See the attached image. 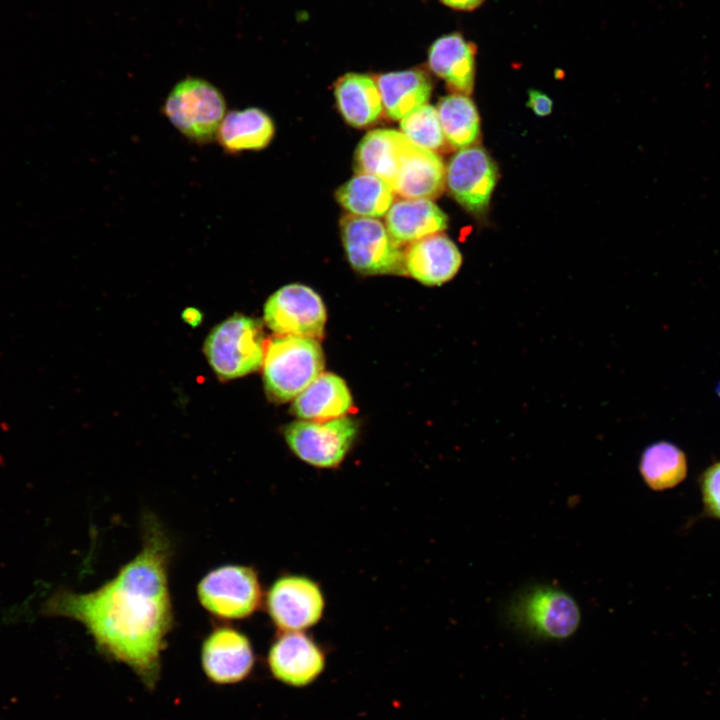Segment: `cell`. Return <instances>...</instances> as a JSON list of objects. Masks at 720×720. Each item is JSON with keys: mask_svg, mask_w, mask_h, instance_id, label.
<instances>
[{"mask_svg": "<svg viewBox=\"0 0 720 720\" xmlns=\"http://www.w3.org/2000/svg\"><path fill=\"white\" fill-rule=\"evenodd\" d=\"M171 552L166 532L150 516L144 521L141 550L111 580L88 593L58 590L43 612L79 621L99 650L152 685L173 624L168 584Z\"/></svg>", "mask_w": 720, "mask_h": 720, "instance_id": "6da1fadb", "label": "cell"}, {"mask_svg": "<svg viewBox=\"0 0 720 720\" xmlns=\"http://www.w3.org/2000/svg\"><path fill=\"white\" fill-rule=\"evenodd\" d=\"M324 355L317 339L277 335L266 345L263 374L272 399H295L323 371Z\"/></svg>", "mask_w": 720, "mask_h": 720, "instance_id": "3957f363", "label": "cell"}, {"mask_svg": "<svg viewBox=\"0 0 720 720\" xmlns=\"http://www.w3.org/2000/svg\"><path fill=\"white\" fill-rule=\"evenodd\" d=\"M265 349L261 324L238 313L216 325L204 343L208 363L222 380L258 370L263 365Z\"/></svg>", "mask_w": 720, "mask_h": 720, "instance_id": "5b68a950", "label": "cell"}, {"mask_svg": "<svg viewBox=\"0 0 720 720\" xmlns=\"http://www.w3.org/2000/svg\"><path fill=\"white\" fill-rule=\"evenodd\" d=\"M406 139L401 132L393 129L369 131L355 150V172L378 176L392 187Z\"/></svg>", "mask_w": 720, "mask_h": 720, "instance_id": "7402d4cb", "label": "cell"}, {"mask_svg": "<svg viewBox=\"0 0 720 720\" xmlns=\"http://www.w3.org/2000/svg\"><path fill=\"white\" fill-rule=\"evenodd\" d=\"M274 133L271 117L259 108L249 107L228 112L215 140L225 153L232 155L266 148Z\"/></svg>", "mask_w": 720, "mask_h": 720, "instance_id": "ac0fdd59", "label": "cell"}, {"mask_svg": "<svg viewBox=\"0 0 720 720\" xmlns=\"http://www.w3.org/2000/svg\"><path fill=\"white\" fill-rule=\"evenodd\" d=\"M343 247L352 268L364 275H406L404 251L376 218L352 214L340 220Z\"/></svg>", "mask_w": 720, "mask_h": 720, "instance_id": "8992f818", "label": "cell"}, {"mask_svg": "<svg viewBox=\"0 0 720 720\" xmlns=\"http://www.w3.org/2000/svg\"><path fill=\"white\" fill-rule=\"evenodd\" d=\"M446 168L435 152L416 146L406 139L392 189L407 199H435L444 190Z\"/></svg>", "mask_w": 720, "mask_h": 720, "instance_id": "5bb4252c", "label": "cell"}, {"mask_svg": "<svg viewBox=\"0 0 720 720\" xmlns=\"http://www.w3.org/2000/svg\"><path fill=\"white\" fill-rule=\"evenodd\" d=\"M445 5L460 9V10H472L479 6L484 0H441Z\"/></svg>", "mask_w": 720, "mask_h": 720, "instance_id": "f1b7e54d", "label": "cell"}, {"mask_svg": "<svg viewBox=\"0 0 720 720\" xmlns=\"http://www.w3.org/2000/svg\"><path fill=\"white\" fill-rule=\"evenodd\" d=\"M527 106L538 116H547L551 113L553 102L541 91L530 89L528 91Z\"/></svg>", "mask_w": 720, "mask_h": 720, "instance_id": "83f0119b", "label": "cell"}, {"mask_svg": "<svg viewBox=\"0 0 720 720\" xmlns=\"http://www.w3.org/2000/svg\"><path fill=\"white\" fill-rule=\"evenodd\" d=\"M385 217V226L398 244L440 233L448 226L447 215L429 199L398 200Z\"/></svg>", "mask_w": 720, "mask_h": 720, "instance_id": "e0dca14e", "label": "cell"}, {"mask_svg": "<svg viewBox=\"0 0 720 720\" xmlns=\"http://www.w3.org/2000/svg\"><path fill=\"white\" fill-rule=\"evenodd\" d=\"M475 50L474 45L458 33L444 35L431 45L428 64L450 90L468 96L474 87Z\"/></svg>", "mask_w": 720, "mask_h": 720, "instance_id": "2e32d148", "label": "cell"}, {"mask_svg": "<svg viewBox=\"0 0 720 720\" xmlns=\"http://www.w3.org/2000/svg\"><path fill=\"white\" fill-rule=\"evenodd\" d=\"M688 459L676 444L661 440L648 445L641 453L639 473L645 485L654 492L679 486L688 476Z\"/></svg>", "mask_w": 720, "mask_h": 720, "instance_id": "603a6c76", "label": "cell"}, {"mask_svg": "<svg viewBox=\"0 0 720 720\" xmlns=\"http://www.w3.org/2000/svg\"><path fill=\"white\" fill-rule=\"evenodd\" d=\"M716 394L718 395V397L720 399V382L718 383V385L716 387Z\"/></svg>", "mask_w": 720, "mask_h": 720, "instance_id": "4dcf8cb0", "label": "cell"}, {"mask_svg": "<svg viewBox=\"0 0 720 720\" xmlns=\"http://www.w3.org/2000/svg\"><path fill=\"white\" fill-rule=\"evenodd\" d=\"M375 81L385 114L393 120H401L414 109L427 104L432 91L429 77L418 69L381 74Z\"/></svg>", "mask_w": 720, "mask_h": 720, "instance_id": "44dd1931", "label": "cell"}, {"mask_svg": "<svg viewBox=\"0 0 720 720\" xmlns=\"http://www.w3.org/2000/svg\"><path fill=\"white\" fill-rule=\"evenodd\" d=\"M326 308L310 287L289 284L275 291L264 306V321L277 335L318 339L324 333Z\"/></svg>", "mask_w": 720, "mask_h": 720, "instance_id": "9c48e42d", "label": "cell"}, {"mask_svg": "<svg viewBox=\"0 0 720 720\" xmlns=\"http://www.w3.org/2000/svg\"><path fill=\"white\" fill-rule=\"evenodd\" d=\"M507 614L517 630L543 641L570 638L578 630L582 616L572 595L549 585H535L520 592Z\"/></svg>", "mask_w": 720, "mask_h": 720, "instance_id": "7a4b0ae2", "label": "cell"}, {"mask_svg": "<svg viewBox=\"0 0 720 720\" xmlns=\"http://www.w3.org/2000/svg\"><path fill=\"white\" fill-rule=\"evenodd\" d=\"M437 112L444 137L455 149L471 146L479 137L480 118L474 102L464 94L441 98Z\"/></svg>", "mask_w": 720, "mask_h": 720, "instance_id": "d4e9b609", "label": "cell"}, {"mask_svg": "<svg viewBox=\"0 0 720 720\" xmlns=\"http://www.w3.org/2000/svg\"><path fill=\"white\" fill-rule=\"evenodd\" d=\"M334 93L339 112L353 127L370 126L383 112L377 83L368 75L347 73L341 76L335 83Z\"/></svg>", "mask_w": 720, "mask_h": 720, "instance_id": "ffe728a7", "label": "cell"}, {"mask_svg": "<svg viewBox=\"0 0 720 720\" xmlns=\"http://www.w3.org/2000/svg\"><path fill=\"white\" fill-rule=\"evenodd\" d=\"M162 113L191 143H212L227 114L222 92L209 81L187 77L179 81L167 95Z\"/></svg>", "mask_w": 720, "mask_h": 720, "instance_id": "277c9868", "label": "cell"}, {"mask_svg": "<svg viewBox=\"0 0 720 720\" xmlns=\"http://www.w3.org/2000/svg\"><path fill=\"white\" fill-rule=\"evenodd\" d=\"M268 666L279 681L302 687L319 677L325 667V655L303 631L283 632L270 647Z\"/></svg>", "mask_w": 720, "mask_h": 720, "instance_id": "7c38bea8", "label": "cell"}, {"mask_svg": "<svg viewBox=\"0 0 720 720\" xmlns=\"http://www.w3.org/2000/svg\"><path fill=\"white\" fill-rule=\"evenodd\" d=\"M400 129L410 142L423 149L434 152L444 145L438 112L432 105L424 104L404 116Z\"/></svg>", "mask_w": 720, "mask_h": 720, "instance_id": "484cf974", "label": "cell"}, {"mask_svg": "<svg viewBox=\"0 0 720 720\" xmlns=\"http://www.w3.org/2000/svg\"><path fill=\"white\" fill-rule=\"evenodd\" d=\"M357 432L356 422L342 416L325 421H296L286 427L284 434L299 459L317 468H335L350 451Z\"/></svg>", "mask_w": 720, "mask_h": 720, "instance_id": "52a82bcc", "label": "cell"}, {"mask_svg": "<svg viewBox=\"0 0 720 720\" xmlns=\"http://www.w3.org/2000/svg\"><path fill=\"white\" fill-rule=\"evenodd\" d=\"M197 594L208 612L223 619L246 618L262 601L256 572L242 565H225L210 571L198 584Z\"/></svg>", "mask_w": 720, "mask_h": 720, "instance_id": "ba28073f", "label": "cell"}, {"mask_svg": "<svg viewBox=\"0 0 720 720\" xmlns=\"http://www.w3.org/2000/svg\"><path fill=\"white\" fill-rule=\"evenodd\" d=\"M407 273L427 286L451 280L462 264V255L454 242L436 233L412 242L404 251Z\"/></svg>", "mask_w": 720, "mask_h": 720, "instance_id": "9a60e30c", "label": "cell"}, {"mask_svg": "<svg viewBox=\"0 0 720 720\" xmlns=\"http://www.w3.org/2000/svg\"><path fill=\"white\" fill-rule=\"evenodd\" d=\"M266 608L282 632L304 631L322 618L325 599L319 585L299 575L278 578L266 595Z\"/></svg>", "mask_w": 720, "mask_h": 720, "instance_id": "30bf717a", "label": "cell"}, {"mask_svg": "<svg viewBox=\"0 0 720 720\" xmlns=\"http://www.w3.org/2000/svg\"><path fill=\"white\" fill-rule=\"evenodd\" d=\"M702 510L691 520L692 524L700 519L720 521V461L707 466L697 479Z\"/></svg>", "mask_w": 720, "mask_h": 720, "instance_id": "4316f807", "label": "cell"}, {"mask_svg": "<svg viewBox=\"0 0 720 720\" xmlns=\"http://www.w3.org/2000/svg\"><path fill=\"white\" fill-rule=\"evenodd\" d=\"M184 317H185V320L188 321L192 325L198 324L200 321V318H201L199 311H197L195 309H191V308L187 309L184 312Z\"/></svg>", "mask_w": 720, "mask_h": 720, "instance_id": "f546056e", "label": "cell"}, {"mask_svg": "<svg viewBox=\"0 0 720 720\" xmlns=\"http://www.w3.org/2000/svg\"><path fill=\"white\" fill-rule=\"evenodd\" d=\"M352 406L345 381L333 373H321L295 399L293 413L302 420L325 421L344 416Z\"/></svg>", "mask_w": 720, "mask_h": 720, "instance_id": "d6986e66", "label": "cell"}, {"mask_svg": "<svg viewBox=\"0 0 720 720\" xmlns=\"http://www.w3.org/2000/svg\"><path fill=\"white\" fill-rule=\"evenodd\" d=\"M201 662L211 681L234 684L250 674L254 665V652L246 635L231 627H219L204 641Z\"/></svg>", "mask_w": 720, "mask_h": 720, "instance_id": "4fadbf2b", "label": "cell"}, {"mask_svg": "<svg viewBox=\"0 0 720 720\" xmlns=\"http://www.w3.org/2000/svg\"><path fill=\"white\" fill-rule=\"evenodd\" d=\"M498 178V169L490 155L479 146L460 149L446 168V185L453 198L473 215H482L489 207Z\"/></svg>", "mask_w": 720, "mask_h": 720, "instance_id": "8fae6325", "label": "cell"}, {"mask_svg": "<svg viewBox=\"0 0 720 720\" xmlns=\"http://www.w3.org/2000/svg\"><path fill=\"white\" fill-rule=\"evenodd\" d=\"M394 195L385 180L367 173H357L335 193L337 202L349 214L369 218L385 216L394 203Z\"/></svg>", "mask_w": 720, "mask_h": 720, "instance_id": "cb8c5ba5", "label": "cell"}]
</instances>
